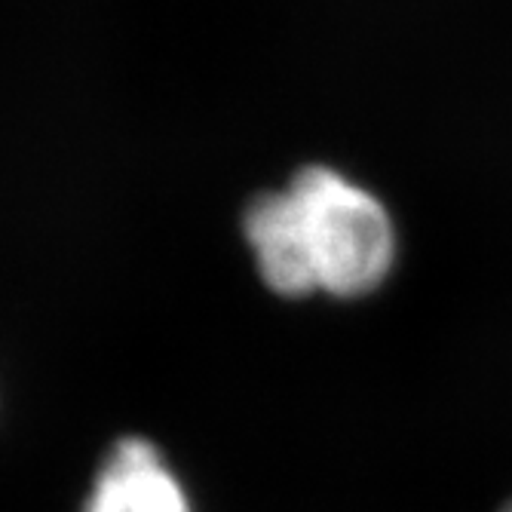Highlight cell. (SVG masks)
I'll list each match as a JSON object with an SVG mask.
<instances>
[{"label":"cell","mask_w":512,"mask_h":512,"mask_svg":"<svg viewBox=\"0 0 512 512\" xmlns=\"http://www.w3.org/2000/svg\"><path fill=\"white\" fill-rule=\"evenodd\" d=\"M503 512H512V503H509V506H506V509H503Z\"/></svg>","instance_id":"cell-4"},{"label":"cell","mask_w":512,"mask_h":512,"mask_svg":"<svg viewBox=\"0 0 512 512\" xmlns=\"http://www.w3.org/2000/svg\"><path fill=\"white\" fill-rule=\"evenodd\" d=\"M83 512H191V500L148 439L126 436L105 457Z\"/></svg>","instance_id":"cell-2"},{"label":"cell","mask_w":512,"mask_h":512,"mask_svg":"<svg viewBox=\"0 0 512 512\" xmlns=\"http://www.w3.org/2000/svg\"><path fill=\"white\" fill-rule=\"evenodd\" d=\"M289 191L301 212L316 292H375L396 261V230L384 203L325 166L304 169Z\"/></svg>","instance_id":"cell-1"},{"label":"cell","mask_w":512,"mask_h":512,"mask_svg":"<svg viewBox=\"0 0 512 512\" xmlns=\"http://www.w3.org/2000/svg\"><path fill=\"white\" fill-rule=\"evenodd\" d=\"M246 237L264 283L283 298L316 292L307 237L292 191L264 194L246 212Z\"/></svg>","instance_id":"cell-3"}]
</instances>
